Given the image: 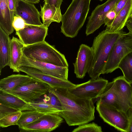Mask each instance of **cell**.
<instances>
[{
    "label": "cell",
    "mask_w": 132,
    "mask_h": 132,
    "mask_svg": "<svg viewBox=\"0 0 132 132\" xmlns=\"http://www.w3.org/2000/svg\"><path fill=\"white\" fill-rule=\"evenodd\" d=\"M48 91L60 102L62 111L59 115L69 126H79L94 120L95 106L93 100L80 98L64 88L50 87Z\"/></svg>",
    "instance_id": "6da1fadb"
},
{
    "label": "cell",
    "mask_w": 132,
    "mask_h": 132,
    "mask_svg": "<svg viewBox=\"0 0 132 132\" xmlns=\"http://www.w3.org/2000/svg\"><path fill=\"white\" fill-rule=\"evenodd\" d=\"M124 32L123 29L114 32H109L105 29L95 37L91 47L94 54L93 60L88 72L91 79L100 77L114 45L120 35Z\"/></svg>",
    "instance_id": "7a4b0ae2"
},
{
    "label": "cell",
    "mask_w": 132,
    "mask_h": 132,
    "mask_svg": "<svg viewBox=\"0 0 132 132\" xmlns=\"http://www.w3.org/2000/svg\"><path fill=\"white\" fill-rule=\"evenodd\" d=\"M91 0H72L62 15L61 32L65 36L73 38L77 35L86 21Z\"/></svg>",
    "instance_id": "3957f363"
},
{
    "label": "cell",
    "mask_w": 132,
    "mask_h": 132,
    "mask_svg": "<svg viewBox=\"0 0 132 132\" xmlns=\"http://www.w3.org/2000/svg\"><path fill=\"white\" fill-rule=\"evenodd\" d=\"M22 51L23 55L28 59L57 66L69 67L64 55L57 50L54 46L45 41L24 46Z\"/></svg>",
    "instance_id": "277c9868"
},
{
    "label": "cell",
    "mask_w": 132,
    "mask_h": 132,
    "mask_svg": "<svg viewBox=\"0 0 132 132\" xmlns=\"http://www.w3.org/2000/svg\"><path fill=\"white\" fill-rule=\"evenodd\" d=\"M132 52V34L123 33L114 45L102 74L113 72L118 68L122 60Z\"/></svg>",
    "instance_id": "5b68a950"
},
{
    "label": "cell",
    "mask_w": 132,
    "mask_h": 132,
    "mask_svg": "<svg viewBox=\"0 0 132 132\" xmlns=\"http://www.w3.org/2000/svg\"><path fill=\"white\" fill-rule=\"evenodd\" d=\"M96 105V110L104 121L119 131L127 132L129 119L125 113L100 99L97 101Z\"/></svg>",
    "instance_id": "8992f818"
},
{
    "label": "cell",
    "mask_w": 132,
    "mask_h": 132,
    "mask_svg": "<svg viewBox=\"0 0 132 132\" xmlns=\"http://www.w3.org/2000/svg\"><path fill=\"white\" fill-rule=\"evenodd\" d=\"M50 86L33 78L29 81L5 92L14 95L27 103L35 101L48 92Z\"/></svg>",
    "instance_id": "52a82bcc"
},
{
    "label": "cell",
    "mask_w": 132,
    "mask_h": 132,
    "mask_svg": "<svg viewBox=\"0 0 132 132\" xmlns=\"http://www.w3.org/2000/svg\"><path fill=\"white\" fill-rule=\"evenodd\" d=\"M108 83V80L100 77L76 85L68 90L70 93L80 98L93 100L99 96Z\"/></svg>",
    "instance_id": "ba28073f"
},
{
    "label": "cell",
    "mask_w": 132,
    "mask_h": 132,
    "mask_svg": "<svg viewBox=\"0 0 132 132\" xmlns=\"http://www.w3.org/2000/svg\"><path fill=\"white\" fill-rule=\"evenodd\" d=\"M120 0H107L103 4L98 5L88 18L85 34L87 36L93 33L104 24L105 16L110 11L114 10Z\"/></svg>",
    "instance_id": "9c48e42d"
},
{
    "label": "cell",
    "mask_w": 132,
    "mask_h": 132,
    "mask_svg": "<svg viewBox=\"0 0 132 132\" xmlns=\"http://www.w3.org/2000/svg\"><path fill=\"white\" fill-rule=\"evenodd\" d=\"M63 120L58 114H46L19 130L23 132H49L59 127Z\"/></svg>",
    "instance_id": "30bf717a"
},
{
    "label": "cell",
    "mask_w": 132,
    "mask_h": 132,
    "mask_svg": "<svg viewBox=\"0 0 132 132\" xmlns=\"http://www.w3.org/2000/svg\"><path fill=\"white\" fill-rule=\"evenodd\" d=\"M48 32V27L43 24H27L23 29L16 31L15 34L24 46H26L44 41Z\"/></svg>",
    "instance_id": "8fae6325"
},
{
    "label": "cell",
    "mask_w": 132,
    "mask_h": 132,
    "mask_svg": "<svg viewBox=\"0 0 132 132\" xmlns=\"http://www.w3.org/2000/svg\"><path fill=\"white\" fill-rule=\"evenodd\" d=\"M31 67L38 70L46 74L68 80V67L34 60L26 57L23 54L21 58L20 67Z\"/></svg>",
    "instance_id": "7c38bea8"
},
{
    "label": "cell",
    "mask_w": 132,
    "mask_h": 132,
    "mask_svg": "<svg viewBox=\"0 0 132 132\" xmlns=\"http://www.w3.org/2000/svg\"><path fill=\"white\" fill-rule=\"evenodd\" d=\"M113 81L114 89L121 109L128 116L132 109V95L130 83L123 76L118 77Z\"/></svg>",
    "instance_id": "4fadbf2b"
},
{
    "label": "cell",
    "mask_w": 132,
    "mask_h": 132,
    "mask_svg": "<svg viewBox=\"0 0 132 132\" xmlns=\"http://www.w3.org/2000/svg\"><path fill=\"white\" fill-rule=\"evenodd\" d=\"M91 47L82 44L78 49L75 62L73 63L74 72L77 78L83 79L90 69L93 60Z\"/></svg>",
    "instance_id": "5bb4252c"
},
{
    "label": "cell",
    "mask_w": 132,
    "mask_h": 132,
    "mask_svg": "<svg viewBox=\"0 0 132 132\" xmlns=\"http://www.w3.org/2000/svg\"><path fill=\"white\" fill-rule=\"evenodd\" d=\"M20 71L24 72L33 78L38 79L52 87H60L69 89L75 86L74 84L66 80L44 73L36 68L21 66L19 68Z\"/></svg>",
    "instance_id": "9a60e30c"
},
{
    "label": "cell",
    "mask_w": 132,
    "mask_h": 132,
    "mask_svg": "<svg viewBox=\"0 0 132 132\" xmlns=\"http://www.w3.org/2000/svg\"><path fill=\"white\" fill-rule=\"evenodd\" d=\"M14 15L22 18L29 24L42 25L40 12L34 4L24 0H17Z\"/></svg>",
    "instance_id": "2e32d148"
},
{
    "label": "cell",
    "mask_w": 132,
    "mask_h": 132,
    "mask_svg": "<svg viewBox=\"0 0 132 132\" xmlns=\"http://www.w3.org/2000/svg\"><path fill=\"white\" fill-rule=\"evenodd\" d=\"M24 45L19 39L13 36L11 39L10 45V59L9 66L13 72H19L21 60L23 54L22 49Z\"/></svg>",
    "instance_id": "e0dca14e"
},
{
    "label": "cell",
    "mask_w": 132,
    "mask_h": 132,
    "mask_svg": "<svg viewBox=\"0 0 132 132\" xmlns=\"http://www.w3.org/2000/svg\"><path fill=\"white\" fill-rule=\"evenodd\" d=\"M132 13V0H128L125 6L116 15L111 27L105 29L110 32L123 29Z\"/></svg>",
    "instance_id": "ac0fdd59"
},
{
    "label": "cell",
    "mask_w": 132,
    "mask_h": 132,
    "mask_svg": "<svg viewBox=\"0 0 132 132\" xmlns=\"http://www.w3.org/2000/svg\"><path fill=\"white\" fill-rule=\"evenodd\" d=\"M33 77L20 74H13L0 80V92L10 91L15 88L30 81Z\"/></svg>",
    "instance_id": "d6986e66"
},
{
    "label": "cell",
    "mask_w": 132,
    "mask_h": 132,
    "mask_svg": "<svg viewBox=\"0 0 132 132\" xmlns=\"http://www.w3.org/2000/svg\"><path fill=\"white\" fill-rule=\"evenodd\" d=\"M40 12L43 24L47 27L53 22L59 23L61 21L62 15L60 8H57L53 6L44 3L40 5Z\"/></svg>",
    "instance_id": "ffe728a7"
},
{
    "label": "cell",
    "mask_w": 132,
    "mask_h": 132,
    "mask_svg": "<svg viewBox=\"0 0 132 132\" xmlns=\"http://www.w3.org/2000/svg\"><path fill=\"white\" fill-rule=\"evenodd\" d=\"M0 103L18 111L34 110L28 103L18 97L3 92H0Z\"/></svg>",
    "instance_id": "44dd1931"
},
{
    "label": "cell",
    "mask_w": 132,
    "mask_h": 132,
    "mask_svg": "<svg viewBox=\"0 0 132 132\" xmlns=\"http://www.w3.org/2000/svg\"><path fill=\"white\" fill-rule=\"evenodd\" d=\"M9 35L0 27V74L3 69L10 63V45Z\"/></svg>",
    "instance_id": "7402d4cb"
},
{
    "label": "cell",
    "mask_w": 132,
    "mask_h": 132,
    "mask_svg": "<svg viewBox=\"0 0 132 132\" xmlns=\"http://www.w3.org/2000/svg\"><path fill=\"white\" fill-rule=\"evenodd\" d=\"M13 21L8 0H0V27L9 35L14 30Z\"/></svg>",
    "instance_id": "603a6c76"
},
{
    "label": "cell",
    "mask_w": 132,
    "mask_h": 132,
    "mask_svg": "<svg viewBox=\"0 0 132 132\" xmlns=\"http://www.w3.org/2000/svg\"><path fill=\"white\" fill-rule=\"evenodd\" d=\"M113 83V81L108 82L102 93L98 97L95 99L93 102L94 103L100 99L102 102L122 111L118 98L114 89Z\"/></svg>",
    "instance_id": "cb8c5ba5"
},
{
    "label": "cell",
    "mask_w": 132,
    "mask_h": 132,
    "mask_svg": "<svg viewBox=\"0 0 132 132\" xmlns=\"http://www.w3.org/2000/svg\"><path fill=\"white\" fill-rule=\"evenodd\" d=\"M45 114H46L39 112L35 110L22 111L17 125L19 129L22 128Z\"/></svg>",
    "instance_id": "d4e9b609"
},
{
    "label": "cell",
    "mask_w": 132,
    "mask_h": 132,
    "mask_svg": "<svg viewBox=\"0 0 132 132\" xmlns=\"http://www.w3.org/2000/svg\"><path fill=\"white\" fill-rule=\"evenodd\" d=\"M118 68L122 71L123 76L129 82L132 81V52L126 55L120 63Z\"/></svg>",
    "instance_id": "484cf974"
},
{
    "label": "cell",
    "mask_w": 132,
    "mask_h": 132,
    "mask_svg": "<svg viewBox=\"0 0 132 132\" xmlns=\"http://www.w3.org/2000/svg\"><path fill=\"white\" fill-rule=\"evenodd\" d=\"M38 111L45 114H59L60 111L51 105L44 101H34L28 103Z\"/></svg>",
    "instance_id": "4316f807"
},
{
    "label": "cell",
    "mask_w": 132,
    "mask_h": 132,
    "mask_svg": "<svg viewBox=\"0 0 132 132\" xmlns=\"http://www.w3.org/2000/svg\"><path fill=\"white\" fill-rule=\"evenodd\" d=\"M21 111H17L8 114L0 119V127L5 128L10 126L17 125L18 121L22 114Z\"/></svg>",
    "instance_id": "83f0119b"
},
{
    "label": "cell",
    "mask_w": 132,
    "mask_h": 132,
    "mask_svg": "<svg viewBox=\"0 0 132 132\" xmlns=\"http://www.w3.org/2000/svg\"><path fill=\"white\" fill-rule=\"evenodd\" d=\"M101 127L93 122L79 125L72 132H102Z\"/></svg>",
    "instance_id": "f1b7e54d"
},
{
    "label": "cell",
    "mask_w": 132,
    "mask_h": 132,
    "mask_svg": "<svg viewBox=\"0 0 132 132\" xmlns=\"http://www.w3.org/2000/svg\"><path fill=\"white\" fill-rule=\"evenodd\" d=\"M47 95H46L43 101L52 105L60 111H62L61 103L57 97L53 94L48 91Z\"/></svg>",
    "instance_id": "f546056e"
},
{
    "label": "cell",
    "mask_w": 132,
    "mask_h": 132,
    "mask_svg": "<svg viewBox=\"0 0 132 132\" xmlns=\"http://www.w3.org/2000/svg\"><path fill=\"white\" fill-rule=\"evenodd\" d=\"M27 24L22 18L19 16L14 15L12 25L16 31L23 29Z\"/></svg>",
    "instance_id": "4dcf8cb0"
},
{
    "label": "cell",
    "mask_w": 132,
    "mask_h": 132,
    "mask_svg": "<svg viewBox=\"0 0 132 132\" xmlns=\"http://www.w3.org/2000/svg\"><path fill=\"white\" fill-rule=\"evenodd\" d=\"M116 16V14L114 10H111L107 13L104 20V26H106V29L109 28L111 27Z\"/></svg>",
    "instance_id": "1f68e13d"
},
{
    "label": "cell",
    "mask_w": 132,
    "mask_h": 132,
    "mask_svg": "<svg viewBox=\"0 0 132 132\" xmlns=\"http://www.w3.org/2000/svg\"><path fill=\"white\" fill-rule=\"evenodd\" d=\"M17 111H18L0 103V119Z\"/></svg>",
    "instance_id": "d6a6232c"
},
{
    "label": "cell",
    "mask_w": 132,
    "mask_h": 132,
    "mask_svg": "<svg viewBox=\"0 0 132 132\" xmlns=\"http://www.w3.org/2000/svg\"><path fill=\"white\" fill-rule=\"evenodd\" d=\"M11 16L13 21L17 0H7Z\"/></svg>",
    "instance_id": "836d02e7"
},
{
    "label": "cell",
    "mask_w": 132,
    "mask_h": 132,
    "mask_svg": "<svg viewBox=\"0 0 132 132\" xmlns=\"http://www.w3.org/2000/svg\"><path fill=\"white\" fill-rule=\"evenodd\" d=\"M63 0H44V3L48 4L51 6H53L57 8H60V6Z\"/></svg>",
    "instance_id": "e575fe53"
},
{
    "label": "cell",
    "mask_w": 132,
    "mask_h": 132,
    "mask_svg": "<svg viewBox=\"0 0 132 132\" xmlns=\"http://www.w3.org/2000/svg\"><path fill=\"white\" fill-rule=\"evenodd\" d=\"M128 0H120L116 6L114 10L116 15L125 5Z\"/></svg>",
    "instance_id": "d590c367"
},
{
    "label": "cell",
    "mask_w": 132,
    "mask_h": 132,
    "mask_svg": "<svg viewBox=\"0 0 132 132\" xmlns=\"http://www.w3.org/2000/svg\"><path fill=\"white\" fill-rule=\"evenodd\" d=\"M129 119V126L127 132H132V109L128 115Z\"/></svg>",
    "instance_id": "8d00e7d4"
},
{
    "label": "cell",
    "mask_w": 132,
    "mask_h": 132,
    "mask_svg": "<svg viewBox=\"0 0 132 132\" xmlns=\"http://www.w3.org/2000/svg\"><path fill=\"white\" fill-rule=\"evenodd\" d=\"M129 32L132 34V19L130 18L127 22L126 25Z\"/></svg>",
    "instance_id": "74e56055"
},
{
    "label": "cell",
    "mask_w": 132,
    "mask_h": 132,
    "mask_svg": "<svg viewBox=\"0 0 132 132\" xmlns=\"http://www.w3.org/2000/svg\"><path fill=\"white\" fill-rule=\"evenodd\" d=\"M24 1L30 3L34 4H37L39 2L40 0H24Z\"/></svg>",
    "instance_id": "f35d334b"
},
{
    "label": "cell",
    "mask_w": 132,
    "mask_h": 132,
    "mask_svg": "<svg viewBox=\"0 0 132 132\" xmlns=\"http://www.w3.org/2000/svg\"><path fill=\"white\" fill-rule=\"evenodd\" d=\"M130 86L132 95V81L129 82Z\"/></svg>",
    "instance_id": "ab89813d"
},
{
    "label": "cell",
    "mask_w": 132,
    "mask_h": 132,
    "mask_svg": "<svg viewBox=\"0 0 132 132\" xmlns=\"http://www.w3.org/2000/svg\"><path fill=\"white\" fill-rule=\"evenodd\" d=\"M130 18L132 19V13L130 15Z\"/></svg>",
    "instance_id": "60d3db41"
},
{
    "label": "cell",
    "mask_w": 132,
    "mask_h": 132,
    "mask_svg": "<svg viewBox=\"0 0 132 132\" xmlns=\"http://www.w3.org/2000/svg\"><path fill=\"white\" fill-rule=\"evenodd\" d=\"M99 0V1H102L103 0Z\"/></svg>",
    "instance_id": "b9f144b4"
}]
</instances>
